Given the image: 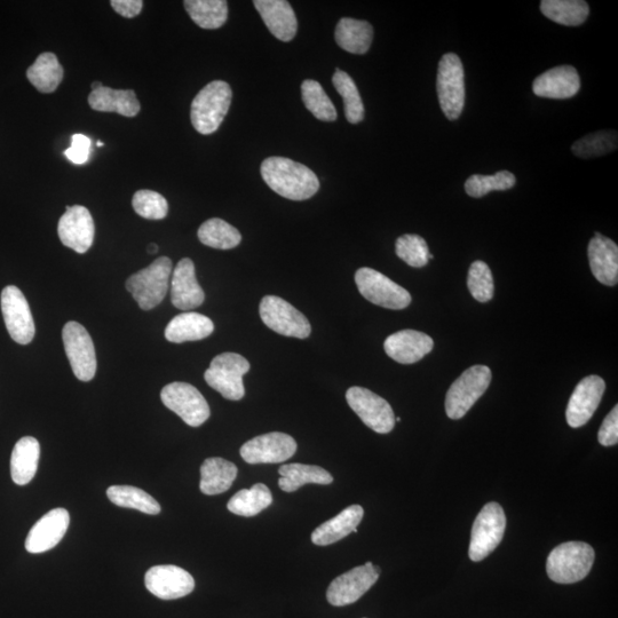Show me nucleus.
<instances>
[{
    "label": "nucleus",
    "mask_w": 618,
    "mask_h": 618,
    "mask_svg": "<svg viewBox=\"0 0 618 618\" xmlns=\"http://www.w3.org/2000/svg\"><path fill=\"white\" fill-rule=\"evenodd\" d=\"M215 331V324L206 316L194 312L176 316L165 329V338L174 344L196 342L208 338Z\"/></svg>",
    "instance_id": "nucleus-27"
},
{
    "label": "nucleus",
    "mask_w": 618,
    "mask_h": 618,
    "mask_svg": "<svg viewBox=\"0 0 618 618\" xmlns=\"http://www.w3.org/2000/svg\"><path fill=\"white\" fill-rule=\"evenodd\" d=\"M161 399L166 408L176 412L189 426H201L210 417L209 403L193 385L181 382L166 385L161 392Z\"/></svg>",
    "instance_id": "nucleus-11"
},
{
    "label": "nucleus",
    "mask_w": 618,
    "mask_h": 618,
    "mask_svg": "<svg viewBox=\"0 0 618 618\" xmlns=\"http://www.w3.org/2000/svg\"><path fill=\"white\" fill-rule=\"evenodd\" d=\"M437 90L443 114L449 121L458 120L465 106V74L457 54L447 53L440 60Z\"/></svg>",
    "instance_id": "nucleus-5"
},
{
    "label": "nucleus",
    "mask_w": 618,
    "mask_h": 618,
    "mask_svg": "<svg viewBox=\"0 0 618 618\" xmlns=\"http://www.w3.org/2000/svg\"><path fill=\"white\" fill-rule=\"evenodd\" d=\"M259 312L261 320L276 334L298 339H306L311 335V323L306 316L280 297H264Z\"/></svg>",
    "instance_id": "nucleus-10"
},
{
    "label": "nucleus",
    "mask_w": 618,
    "mask_h": 618,
    "mask_svg": "<svg viewBox=\"0 0 618 618\" xmlns=\"http://www.w3.org/2000/svg\"><path fill=\"white\" fill-rule=\"evenodd\" d=\"M233 92L224 81H215L203 87L193 100L190 120L194 129L204 136L215 133L231 108Z\"/></svg>",
    "instance_id": "nucleus-2"
},
{
    "label": "nucleus",
    "mask_w": 618,
    "mask_h": 618,
    "mask_svg": "<svg viewBox=\"0 0 618 618\" xmlns=\"http://www.w3.org/2000/svg\"><path fill=\"white\" fill-rule=\"evenodd\" d=\"M132 205L140 217L149 220L164 219L169 213L168 201L154 190H139L133 196Z\"/></svg>",
    "instance_id": "nucleus-45"
},
{
    "label": "nucleus",
    "mask_w": 618,
    "mask_h": 618,
    "mask_svg": "<svg viewBox=\"0 0 618 618\" xmlns=\"http://www.w3.org/2000/svg\"><path fill=\"white\" fill-rule=\"evenodd\" d=\"M41 458V445L33 437H25L14 446L11 457V475L18 486H26L35 478Z\"/></svg>",
    "instance_id": "nucleus-29"
},
{
    "label": "nucleus",
    "mask_w": 618,
    "mask_h": 618,
    "mask_svg": "<svg viewBox=\"0 0 618 618\" xmlns=\"http://www.w3.org/2000/svg\"><path fill=\"white\" fill-rule=\"evenodd\" d=\"M171 274V259L157 258L152 265L130 276L125 287L141 309L150 311L160 305L168 293Z\"/></svg>",
    "instance_id": "nucleus-4"
},
{
    "label": "nucleus",
    "mask_w": 618,
    "mask_h": 618,
    "mask_svg": "<svg viewBox=\"0 0 618 618\" xmlns=\"http://www.w3.org/2000/svg\"><path fill=\"white\" fill-rule=\"evenodd\" d=\"M279 486L284 493H295L299 488L314 483L327 486L334 481L332 475L316 465L287 464L280 467Z\"/></svg>",
    "instance_id": "nucleus-31"
},
{
    "label": "nucleus",
    "mask_w": 618,
    "mask_h": 618,
    "mask_svg": "<svg viewBox=\"0 0 618 618\" xmlns=\"http://www.w3.org/2000/svg\"><path fill=\"white\" fill-rule=\"evenodd\" d=\"M110 4L118 14L128 19L138 17L144 7V2L141 0H113Z\"/></svg>",
    "instance_id": "nucleus-48"
},
{
    "label": "nucleus",
    "mask_w": 618,
    "mask_h": 618,
    "mask_svg": "<svg viewBox=\"0 0 618 618\" xmlns=\"http://www.w3.org/2000/svg\"><path fill=\"white\" fill-rule=\"evenodd\" d=\"M305 107L322 122H335L338 118L334 103L319 82L307 79L301 84Z\"/></svg>",
    "instance_id": "nucleus-40"
},
{
    "label": "nucleus",
    "mask_w": 618,
    "mask_h": 618,
    "mask_svg": "<svg viewBox=\"0 0 618 618\" xmlns=\"http://www.w3.org/2000/svg\"><path fill=\"white\" fill-rule=\"evenodd\" d=\"M596 553L584 542H567L557 546L546 562L550 580L573 584L584 580L591 572Z\"/></svg>",
    "instance_id": "nucleus-3"
},
{
    "label": "nucleus",
    "mask_w": 618,
    "mask_h": 618,
    "mask_svg": "<svg viewBox=\"0 0 618 618\" xmlns=\"http://www.w3.org/2000/svg\"><path fill=\"white\" fill-rule=\"evenodd\" d=\"M101 86H103V85L100 82H94L92 84V91L100 89Z\"/></svg>",
    "instance_id": "nucleus-50"
},
{
    "label": "nucleus",
    "mask_w": 618,
    "mask_h": 618,
    "mask_svg": "<svg viewBox=\"0 0 618 618\" xmlns=\"http://www.w3.org/2000/svg\"><path fill=\"white\" fill-rule=\"evenodd\" d=\"M185 9L198 27L218 29L228 19V4L225 0H186Z\"/></svg>",
    "instance_id": "nucleus-36"
},
{
    "label": "nucleus",
    "mask_w": 618,
    "mask_h": 618,
    "mask_svg": "<svg viewBox=\"0 0 618 618\" xmlns=\"http://www.w3.org/2000/svg\"><path fill=\"white\" fill-rule=\"evenodd\" d=\"M588 256L594 277L608 287L618 283V247L617 244L596 233L590 241Z\"/></svg>",
    "instance_id": "nucleus-25"
},
{
    "label": "nucleus",
    "mask_w": 618,
    "mask_h": 618,
    "mask_svg": "<svg viewBox=\"0 0 618 618\" xmlns=\"http://www.w3.org/2000/svg\"><path fill=\"white\" fill-rule=\"evenodd\" d=\"M250 363L242 355L223 353L216 356L205 371V382L225 399L240 401L244 398L243 377L248 374Z\"/></svg>",
    "instance_id": "nucleus-6"
},
{
    "label": "nucleus",
    "mask_w": 618,
    "mask_h": 618,
    "mask_svg": "<svg viewBox=\"0 0 618 618\" xmlns=\"http://www.w3.org/2000/svg\"><path fill=\"white\" fill-rule=\"evenodd\" d=\"M260 172L269 188L291 201H306L320 189L318 176L306 165L289 158H266Z\"/></svg>",
    "instance_id": "nucleus-1"
},
{
    "label": "nucleus",
    "mask_w": 618,
    "mask_h": 618,
    "mask_svg": "<svg viewBox=\"0 0 618 618\" xmlns=\"http://www.w3.org/2000/svg\"><path fill=\"white\" fill-rule=\"evenodd\" d=\"M598 440L601 446L612 447L616 446L618 442V406H615L612 411L609 412L602 423Z\"/></svg>",
    "instance_id": "nucleus-47"
},
{
    "label": "nucleus",
    "mask_w": 618,
    "mask_h": 618,
    "mask_svg": "<svg viewBox=\"0 0 618 618\" xmlns=\"http://www.w3.org/2000/svg\"><path fill=\"white\" fill-rule=\"evenodd\" d=\"M380 569L372 562L355 567L335 578L327 591L329 604L343 607L354 604L376 584Z\"/></svg>",
    "instance_id": "nucleus-14"
},
{
    "label": "nucleus",
    "mask_w": 618,
    "mask_h": 618,
    "mask_svg": "<svg viewBox=\"0 0 618 618\" xmlns=\"http://www.w3.org/2000/svg\"><path fill=\"white\" fill-rule=\"evenodd\" d=\"M363 515L364 510L361 505L347 507L337 517L316 528L312 534V542L315 545L327 546L342 541L351 533L358 534V526L361 524Z\"/></svg>",
    "instance_id": "nucleus-26"
},
{
    "label": "nucleus",
    "mask_w": 618,
    "mask_h": 618,
    "mask_svg": "<svg viewBox=\"0 0 618 618\" xmlns=\"http://www.w3.org/2000/svg\"><path fill=\"white\" fill-rule=\"evenodd\" d=\"M89 103L93 110L102 113H117L125 117L137 116L141 106L132 90H113L107 86L92 91Z\"/></svg>",
    "instance_id": "nucleus-28"
},
{
    "label": "nucleus",
    "mask_w": 618,
    "mask_h": 618,
    "mask_svg": "<svg viewBox=\"0 0 618 618\" xmlns=\"http://www.w3.org/2000/svg\"><path fill=\"white\" fill-rule=\"evenodd\" d=\"M541 11L546 18L568 27L583 25L590 13L583 0H543Z\"/></svg>",
    "instance_id": "nucleus-35"
},
{
    "label": "nucleus",
    "mask_w": 618,
    "mask_h": 618,
    "mask_svg": "<svg viewBox=\"0 0 618 618\" xmlns=\"http://www.w3.org/2000/svg\"><path fill=\"white\" fill-rule=\"evenodd\" d=\"M204 299L205 293L197 282L193 260L181 259L172 274V305L181 311H190L200 307Z\"/></svg>",
    "instance_id": "nucleus-21"
},
{
    "label": "nucleus",
    "mask_w": 618,
    "mask_h": 618,
    "mask_svg": "<svg viewBox=\"0 0 618 618\" xmlns=\"http://www.w3.org/2000/svg\"><path fill=\"white\" fill-rule=\"evenodd\" d=\"M198 239L206 245L218 250H231L239 247L242 235L235 227L225 220L212 218L198 229Z\"/></svg>",
    "instance_id": "nucleus-37"
},
{
    "label": "nucleus",
    "mask_w": 618,
    "mask_h": 618,
    "mask_svg": "<svg viewBox=\"0 0 618 618\" xmlns=\"http://www.w3.org/2000/svg\"><path fill=\"white\" fill-rule=\"evenodd\" d=\"M580 89V76L572 66H560L545 71L533 84L537 97L546 99H570L575 97Z\"/></svg>",
    "instance_id": "nucleus-23"
},
{
    "label": "nucleus",
    "mask_w": 618,
    "mask_h": 618,
    "mask_svg": "<svg viewBox=\"0 0 618 618\" xmlns=\"http://www.w3.org/2000/svg\"><path fill=\"white\" fill-rule=\"evenodd\" d=\"M335 38L346 52L366 54L374 39V28L367 21L343 18L338 22Z\"/></svg>",
    "instance_id": "nucleus-32"
},
{
    "label": "nucleus",
    "mask_w": 618,
    "mask_h": 618,
    "mask_svg": "<svg viewBox=\"0 0 618 618\" xmlns=\"http://www.w3.org/2000/svg\"><path fill=\"white\" fill-rule=\"evenodd\" d=\"M253 5L268 30L279 41L290 42L295 38L298 21L295 11L287 0H256Z\"/></svg>",
    "instance_id": "nucleus-24"
},
{
    "label": "nucleus",
    "mask_w": 618,
    "mask_h": 618,
    "mask_svg": "<svg viewBox=\"0 0 618 618\" xmlns=\"http://www.w3.org/2000/svg\"><path fill=\"white\" fill-rule=\"evenodd\" d=\"M63 345L75 376L82 382H90L97 372V354L93 340L87 330L71 321L62 330Z\"/></svg>",
    "instance_id": "nucleus-13"
},
{
    "label": "nucleus",
    "mask_w": 618,
    "mask_h": 618,
    "mask_svg": "<svg viewBox=\"0 0 618 618\" xmlns=\"http://www.w3.org/2000/svg\"><path fill=\"white\" fill-rule=\"evenodd\" d=\"M346 400L348 406L372 431L379 434L393 431L395 416L391 404L376 393L367 388L354 386L347 391Z\"/></svg>",
    "instance_id": "nucleus-12"
},
{
    "label": "nucleus",
    "mask_w": 618,
    "mask_h": 618,
    "mask_svg": "<svg viewBox=\"0 0 618 618\" xmlns=\"http://www.w3.org/2000/svg\"><path fill=\"white\" fill-rule=\"evenodd\" d=\"M395 252L404 263L415 268L426 266L434 258L423 237L414 234L400 236L395 243Z\"/></svg>",
    "instance_id": "nucleus-43"
},
{
    "label": "nucleus",
    "mask_w": 618,
    "mask_h": 618,
    "mask_svg": "<svg viewBox=\"0 0 618 618\" xmlns=\"http://www.w3.org/2000/svg\"><path fill=\"white\" fill-rule=\"evenodd\" d=\"M491 383V370L486 366H473L463 372L446 396V412L450 419L463 418L471 410Z\"/></svg>",
    "instance_id": "nucleus-7"
},
{
    "label": "nucleus",
    "mask_w": 618,
    "mask_h": 618,
    "mask_svg": "<svg viewBox=\"0 0 618 618\" xmlns=\"http://www.w3.org/2000/svg\"><path fill=\"white\" fill-rule=\"evenodd\" d=\"M355 283L361 295L377 306L400 311L411 304V296L406 289L375 269L360 268L355 274Z\"/></svg>",
    "instance_id": "nucleus-9"
},
{
    "label": "nucleus",
    "mask_w": 618,
    "mask_h": 618,
    "mask_svg": "<svg viewBox=\"0 0 618 618\" xmlns=\"http://www.w3.org/2000/svg\"><path fill=\"white\" fill-rule=\"evenodd\" d=\"M616 131H600L577 140L572 147L574 155L581 158H593L614 152L617 148Z\"/></svg>",
    "instance_id": "nucleus-42"
},
{
    "label": "nucleus",
    "mask_w": 618,
    "mask_h": 618,
    "mask_svg": "<svg viewBox=\"0 0 618 618\" xmlns=\"http://www.w3.org/2000/svg\"><path fill=\"white\" fill-rule=\"evenodd\" d=\"M58 233L65 247L77 253L89 251L95 235L91 212L82 205L67 206L65 215L59 220Z\"/></svg>",
    "instance_id": "nucleus-19"
},
{
    "label": "nucleus",
    "mask_w": 618,
    "mask_h": 618,
    "mask_svg": "<svg viewBox=\"0 0 618 618\" xmlns=\"http://www.w3.org/2000/svg\"><path fill=\"white\" fill-rule=\"evenodd\" d=\"M296 451L297 442L290 435L272 432L245 442L240 454L248 464H279L288 461Z\"/></svg>",
    "instance_id": "nucleus-16"
},
{
    "label": "nucleus",
    "mask_w": 618,
    "mask_h": 618,
    "mask_svg": "<svg viewBox=\"0 0 618 618\" xmlns=\"http://www.w3.org/2000/svg\"><path fill=\"white\" fill-rule=\"evenodd\" d=\"M434 342L430 336L416 330H402L385 340L384 350L394 361L401 364H414L421 361L433 350Z\"/></svg>",
    "instance_id": "nucleus-22"
},
{
    "label": "nucleus",
    "mask_w": 618,
    "mask_h": 618,
    "mask_svg": "<svg viewBox=\"0 0 618 618\" xmlns=\"http://www.w3.org/2000/svg\"><path fill=\"white\" fill-rule=\"evenodd\" d=\"M107 496L110 502L124 509L138 510L139 512L156 515L162 507L156 499L146 491L132 486H113L108 488Z\"/></svg>",
    "instance_id": "nucleus-38"
},
{
    "label": "nucleus",
    "mask_w": 618,
    "mask_h": 618,
    "mask_svg": "<svg viewBox=\"0 0 618 618\" xmlns=\"http://www.w3.org/2000/svg\"><path fill=\"white\" fill-rule=\"evenodd\" d=\"M2 312L7 331L15 343L28 345L35 337V322L22 291L9 285L2 292Z\"/></svg>",
    "instance_id": "nucleus-15"
},
{
    "label": "nucleus",
    "mask_w": 618,
    "mask_h": 618,
    "mask_svg": "<svg viewBox=\"0 0 618 618\" xmlns=\"http://www.w3.org/2000/svg\"><path fill=\"white\" fill-rule=\"evenodd\" d=\"M27 77L39 92L52 93L57 90L63 78V68L57 55L51 52L39 55L34 65L29 67Z\"/></svg>",
    "instance_id": "nucleus-33"
},
{
    "label": "nucleus",
    "mask_w": 618,
    "mask_h": 618,
    "mask_svg": "<svg viewBox=\"0 0 618 618\" xmlns=\"http://www.w3.org/2000/svg\"><path fill=\"white\" fill-rule=\"evenodd\" d=\"M337 92L342 95L346 120L351 124H359L364 120V106L358 86L345 71L337 69L332 76Z\"/></svg>",
    "instance_id": "nucleus-39"
},
{
    "label": "nucleus",
    "mask_w": 618,
    "mask_h": 618,
    "mask_svg": "<svg viewBox=\"0 0 618 618\" xmlns=\"http://www.w3.org/2000/svg\"><path fill=\"white\" fill-rule=\"evenodd\" d=\"M90 149L91 139L77 133L71 138V147L66 150L65 155L74 164H84L89 161Z\"/></svg>",
    "instance_id": "nucleus-46"
},
{
    "label": "nucleus",
    "mask_w": 618,
    "mask_h": 618,
    "mask_svg": "<svg viewBox=\"0 0 618 618\" xmlns=\"http://www.w3.org/2000/svg\"><path fill=\"white\" fill-rule=\"evenodd\" d=\"M273 503L271 490L264 483H257L251 489L240 490L227 504V509L241 517H255Z\"/></svg>",
    "instance_id": "nucleus-34"
},
{
    "label": "nucleus",
    "mask_w": 618,
    "mask_h": 618,
    "mask_svg": "<svg viewBox=\"0 0 618 618\" xmlns=\"http://www.w3.org/2000/svg\"><path fill=\"white\" fill-rule=\"evenodd\" d=\"M147 590L162 600H176L188 596L195 589V580L187 570L177 566H155L145 576Z\"/></svg>",
    "instance_id": "nucleus-17"
},
{
    "label": "nucleus",
    "mask_w": 618,
    "mask_h": 618,
    "mask_svg": "<svg viewBox=\"0 0 618 618\" xmlns=\"http://www.w3.org/2000/svg\"><path fill=\"white\" fill-rule=\"evenodd\" d=\"M158 251V247L156 244H150L148 247V252L149 253H156Z\"/></svg>",
    "instance_id": "nucleus-49"
},
{
    "label": "nucleus",
    "mask_w": 618,
    "mask_h": 618,
    "mask_svg": "<svg viewBox=\"0 0 618 618\" xmlns=\"http://www.w3.org/2000/svg\"><path fill=\"white\" fill-rule=\"evenodd\" d=\"M97 146H98V147H102V146H103L102 142H101V141H98Z\"/></svg>",
    "instance_id": "nucleus-52"
},
{
    "label": "nucleus",
    "mask_w": 618,
    "mask_h": 618,
    "mask_svg": "<svg viewBox=\"0 0 618 618\" xmlns=\"http://www.w3.org/2000/svg\"><path fill=\"white\" fill-rule=\"evenodd\" d=\"M395 422H401V418L400 417H396L395 418Z\"/></svg>",
    "instance_id": "nucleus-51"
},
{
    "label": "nucleus",
    "mask_w": 618,
    "mask_h": 618,
    "mask_svg": "<svg viewBox=\"0 0 618 618\" xmlns=\"http://www.w3.org/2000/svg\"><path fill=\"white\" fill-rule=\"evenodd\" d=\"M237 467L224 458L212 457L205 459L201 466L200 489L204 495H219L226 493L237 478Z\"/></svg>",
    "instance_id": "nucleus-30"
},
{
    "label": "nucleus",
    "mask_w": 618,
    "mask_h": 618,
    "mask_svg": "<svg viewBox=\"0 0 618 618\" xmlns=\"http://www.w3.org/2000/svg\"><path fill=\"white\" fill-rule=\"evenodd\" d=\"M515 176L509 171H499L493 176L474 174L465 182V192L474 198L483 197L490 192H504L515 186Z\"/></svg>",
    "instance_id": "nucleus-41"
},
{
    "label": "nucleus",
    "mask_w": 618,
    "mask_h": 618,
    "mask_svg": "<svg viewBox=\"0 0 618 618\" xmlns=\"http://www.w3.org/2000/svg\"><path fill=\"white\" fill-rule=\"evenodd\" d=\"M505 528L503 507L495 502L483 506L472 528L469 551L471 560L479 562L490 556L501 544Z\"/></svg>",
    "instance_id": "nucleus-8"
},
{
    "label": "nucleus",
    "mask_w": 618,
    "mask_h": 618,
    "mask_svg": "<svg viewBox=\"0 0 618 618\" xmlns=\"http://www.w3.org/2000/svg\"><path fill=\"white\" fill-rule=\"evenodd\" d=\"M69 525L70 515L66 509H54L47 512L30 529L26 540V550L34 554L52 550L65 537Z\"/></svg>",
    "instance_id": "nucleus-20"
},
{
    "label": "nucleus",
    "mask_w": 618,
    "mask_h": 618,
    "mask_svg": "<svg viewBox=\"0 0 618 618\" xmlns=\"http://www.w3.org/2000/svg\"><path fill=\"white\" fill-rule=\"evenodd\" d=\"M467 287L474 299L488 303L494 297L495 285L493 273L483 261H474L467 276Z\"/></svg>",
    "instance_id": "nucleus-44"
},
{
    "label": "nucleus",
    "mask_w": 618,
    "mask_h": 618,
    "mask_svg": "<svg viewBox=\"0 0 618 618\" xmlns=\"http://www.w3.org/2000/svg\"><path fill=\"white\" fill-rule=\"evenodd\" d=\"M605 390V380L599 376L592 375L582 379L568 402L566 411L568 425L578 429L588 423L598 409Z\"/></svg>",
    "instance_id": "nucleus-18"
}]
</instances>
